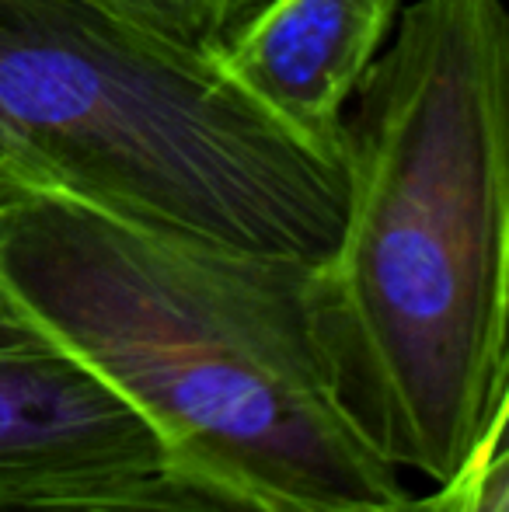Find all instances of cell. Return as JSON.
<instances>
[{"instance_id":"6da1fadb","label":"cell","mask_w":509,"mask_h":512,"mask_svg":"<svg viewBox=\"0 0 509 512\" xmlns=\"http://www.w3.org/2000/svg\"><path fill=\"white\" fill-rule=\"evenodd\" d=\"M346 209L314 262L321 356L367 443L450 481L509 408V18L419 0L356 88Z\"/></svg>"},{"instance_id":"7a4b0ae2","label":"cell","mask_w":509,"mask_h":512,"mask_svg":"<svg viewBox=\"0 0 509 512\" xmlns=\"http://www.w3.org/2000/svg\"><path fill=\"white\" fill-rule=\"evenodd\" d=\"M311 272L46 192L0 199L7 290L147 418L168 460L265 512L387 506L412 488L335 394Z\"/></svg>"},{"instance_id":"3957f363","label":"cell","mask_w":509,"mask_h":512,"mask_svg":"<svg viewBox=\"0 0 509 512\" xmlns=\"http://www.w3.org/2000/svg\"><path fill=\"white\" fill-rule=\"evenodd\" d=\"M46 192L161 230L321 262L346 175L300 150L203 49L95 0H0V199Z\"/></svg>"},{"instance_id":"277c9868","label":"cell","mask_w":509,"mask_h":512,"mask_svg":"<svg viewBox=\"0 0 509 512\" xmlns=\"http://www.w3.org/2000/svg\"><path fill=\"white\" fill-rule=\"evenodd\" d=\"M398 14L401 0H258L206 56L279 133L342 168L346 105Z\"/></svg>"},{"instance_id":"5b68a950","label":"cell","mask_w":509,"mask_h":512,"mask_svg":"<svg viewBox=\"0 0 509 512\" xmlns=\"http://www.w3.org/2000/svg\"><path fill=\"white\" fill-rule=\"evenodd\" d=\"M168 460L150 422L67 352L0 279V467Z\"/></svg>"},{"instance_id":"8992f818","label":"cell","mask_w":509,"mask_h":512,"mask_svg":"<svg viewBox=\"0 0 509 512\" xmlns=\"http://www.w3.org/2000/svg\"><path fill=\"white\" fill-rule=\"evenodd\" d=\"M0 512H265L175 460L123 467H0Z\"/></svg>"},{"instance_id":"52a82bcc","label":"cell","mask_w":509,"mask_h":512,"mask_svg":"<svg viewBox=\"0 0 509 512\" xmlns=\"http://www.w3.org/2000/svg\"><path fill=\"white\" fill-rule=\"evenodd\" d=\"M506 474L509 464H506V422H503L482 439L475 457L450 481L433 485V492L426 495L408 492L405 499L363 512H509Z\"/></svg>"},{"instance_id":"ba28073f","label":"cell","mask_w":509,"mask_h":512,"mask_svg":"<svg viewBox=\"0 0 509 512\" xmlns=\"http://www.w3.org/2000/svg\"><path fill=\"white\" fill-rule=\"evenodd\" d=\"M95 4L123 14V18L164 35V39L206 53L252 11L258 0H95Z\"/></svg>"}]
</instances>
